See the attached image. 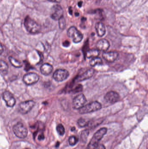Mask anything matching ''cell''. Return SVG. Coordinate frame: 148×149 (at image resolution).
<instances>
[{"mask_svg": "<svg viewBox=\"0 0 148 149\" xmlns=\"http://www.w3.org/2000/svg\"><path fill=\"white\" fill-rule=\"evenodd\" d=\"M24 25L27 31L31 34H36L41 31V26L29 16L24 19Z\"/></svg>", "mask_w": 148, "mask_h": 149, "instance_id": "obj_1", "label": "cell"}, {"mask_svg": "<svg viewBox=\"0 0 148 149\" xmlns=\"http://www.w3.org/2000/svg\"><path fill=\"white\" fill-rule=\"evenodd\" d=\"M102 108V105L97 101H94L85 105L79 109V113L81 114L89 113L98 111Z\"/></svg>", "mask_w": 148, "mask_h": 149, "instance_id": "obj_2", "label": "cell"}, {"mask_svg": "<svg viewBox=\"0 0 148 149\" xmlns=\"http://www.w3.org/2000/svg\"><path fill=\"white\" fill-rule=\"evenodd\" d=\"M107 128H101V129L99 130L95 134H94V136L92 137L91 140L89 142L88 145V148H94L98 144V143L101 139L103 138L104 136L107 133Z\"/></svg>", "mask_w": 148, "mask_h": 149, "instance_id": "obj_3", "label": "cell"}, {"mask_svg": "<svg viewBox=\"0 0 148 149\" xmlns=\"http://www.w3.org/2000/svg\"><path fill=\"white\" fill-rule=\"evenodd\" d=\"M13 130L14 134L18 138L23 139L28 135V129L21 123H17L14 125Z\"/></svg>", "mask_w": 148, "mask_h": 149, "instance_id": "obj_4", "label": "cell"}, {"mask_svg": "<svg viewBox=\"0 0 148 149\" xmlns=\"http://www.w3.org/2000/svg\"><path fill=\"white\" fill-rule=\"evenodd\" d=\"M67 35L75 43L80 42L83 38L82 34L74 26H72L69 29Z\"/></svg>", "mask_w": 148, "mask_h": 149, "instance_id": "obj_5", "label": "cell"}, {"mask_svg": "<svg viewBox=\"0 0 148 149\" xmlns=\"http://www.w3.org/2000/svg\"><path fill=\"white\" fill-rule=\"evenodd\" d=\"M63 10L61 5L55 4L51 8L50 17L53 20L58 21L63 17Z\"/></svg>", "mask_w": 148, "mask_h": 149, "instance_id": "obj_6", "label": "cell"}, {"mask_svg": "<svg viewBox=\"0 0 148 149\" xmlns=\"http://www.w3.org/2000/svg\"><path fill=\"white\" fill-rule=\"evenodd\" d=\"M35 103L33 100H28L20 103L18 107V110L21 113L25 114L32 109Z\"/></svg>", "mask_w": 148, "mask_h": 149, "instance_id": "obj_7", "label": "cell"}, {"mask_svg": "<svg viewBox=\"0 0 148 149\" xmlns=\"http://www.w3.org/2000/svg\"><path fill=\"white\" fill-rule=\"evenodd\" d=\"M87 99L83 94H80L74 98L73 101V107L74 109H80L85 105Z\"/></svg>", "mask_w": 148, "mask_h": 149, "instance_id": "obj_8", "label": "cell"}, {"mask_svg": "<svg viewBox=\"0 0 148 149\" xmlns=\"http://www.w3.org/2000/svg\"><path fill=\"white\" fill-rule=\"evenodd\" d=\"M69 76V73L64 69H58L56 70L53 74V78L57 81H62L67 79Z\"/></svg>", "mask_w": 148, "mask_h": 149, "instance_id": "obj_9", "label": "cell"}, {"mask_svg": "<svg viewBox=\"0 0 148 149\" xmlns=\"http://www.w3.org/2000/svg\"><path fill=\"white\" fill-rule=\"evenodd\" d=\"M39 79V77L38 74L32 72L25 74L23 77V81L27 85H32L35 84Z\"/></svg>", "mask_w": 148, "mask_h": 149, "instance_id": "obj_10", "label": "cell"}, {"mask_svg": "<svg viewBox=\"0 0 148 149\" xmlns=\"http://www.w3.org/2000/svg\"><path fill=\"white\" fill-rule=\"evenodd\" d=\"M104 100L108 103L114 104L120 100V95L115 91H110L106 94L104 96Z\"/></svg>", "mask_w": 148, "mask_h": 149, "instance_id": "obj_11", "label": "cell"}, {"mask_svg": "<svg viewBox=\"0 0 148 149\" xmlns=\"http://www.w3.org/2000/svg\"><path fill=\"white\" fill-rule=\"evenodd\" d=\"M3 98L8 107H12L16 104V100L13 95L9 92L6 91L3 95Z\"/></svg>", "mask_w": 148, "mask_h": 149, "instance_id": "obj_12", "label": "cell"}, {"mask_svg": "<svg viewBox=\"0 0 148 149\" xmlns=\"http://www.w3.org/2000/svg\"><path fill=\"white\" fill-rule=\"evenodd\" d=\"M119 56V53L116 52H104L103 54V59L108 63H113L116 60Z\"/></svg>", "mask_w": 148, "mask_h": 149, "instance_id": "obj_13", "label": "cell"}, {"mask_svg": "<svg viewBox=\"0 0 148 149\" xmlns=\"http://www.w3.org/2000/svg\"><path fill=\"white\" fill-rule=\"evenodd\" d=\"M110 44L107 39H102L97 42L96 44L97 49L101 51H107L109 49Z\"/></svg>", "mask_w": 148, "mask_h": 149, "instance_id": "obj_14", "label": "cell"}, {"mask_svg": "<svg viewBox=\"0 0 148 149\" xmlns=\"http://www.w3.org/2000/svg\"><path fill=\"white\" fill-rule=\"evenodd\" d=\"M95 72V70L93 68L87 70V71L78 76L76 80L78 81H83L86 80L91 78L94 75Z\"/></svg>", "mask_w": 148, "mask_h": 149, "instance_id": "obj_15", "label": "cell"}, {"mask_svg": "<svg viewBox=\"0 0 148 149\" xmlns=\"http://www.w3.org/2000/svg\"><path fill=\"white\" fill-rule=\"evenodd\" d=\"M95 29L96 33L99 37H103L106 34V29L105 25L103 23L99 22L96 23Z\"/></svg>", "mask_w": 148, "mask_h": 149, "instance_id": "obj_16", "label": "cell"}, {"mask_svg": "<svg viewBox=\"0 0 148 149\" xmlns=\"http://www.w3.org/2000/svg\"><path fill=\"white\" fill-rule=\"evenodd\" d=\"M53 67L52 65L48 63H45L41 67V72L44 75H49L53 71Z\"/></svg>", "mask_w": 148, "mask_h": 149, "instance_id": "obj_17", "label": "cell"}, {"mask_svg": "<svg viewBox=\"0 0 148 149\" xmlns=\"http://www.w3.org/2000/svg\"><path fill=\"white\" fill-rule=\"evenodd\" d=\"M8 66L4 61L0 60V73L5 75L8 73Z\"/></svg>", "mask_w": 148, "mask_h": 149, "instance_id": "obj_18", "label": "cell"}, {"mask_svg": "<svg viewBox=\"0 0 148 149\" xmlns=\"http://www.w3.org/2000/svg\"><path fill=\"white\" fill-rule=\"evenodd\" d=\"M99 54L100 52L98 50L93 49L87 52V57L88 58H94L98 57Z\"/></svg>", "mask_w": 148, "mask_h": 149, "instance_id": "obj_19", "label": "cell"}, {"mask_svg": "<svg viewBox=\"0 0 148 149\" xmlns=\"http://www.w3.org/2000/svg\"><path fill=\"white\" fill-rule=\"evenodd\" d=\"M103 64V61L101 58L97 57L94 58H92V59L90 60L89 62V64L92 67L95 66L96 65H100Z\"/></svg>", "mask_w": 148, "mask_h": 149, "instance_id": "obj_20", "label": "cell"}, {"mask_svg": "<svg viewBox=\"0 0 148 149\" xmlns=\"http://www.w3.org/2000/svg\"><path fill=\"white\" fill-rule=\"evenodd\" d=\"M9 59L10 63L14 67H16V68H20L22 66V64L20 61L14 58L13 57H9Z\"/></svg>", "mask_w": 148, "mask_h": 149, "instance_id": "obj_21", "label": "cell"}, {"mask_svg": "<svg viewBox=\"0 0 148 149\" xmlns=\"http://www.w3.org/2000/svg\"><path fill=\"white\" fill-rule=\"evenodd\" d=\"M89 134V132L88 130H85L82 131L81 134V139L83 143H85L87 141L88 137Z\"/></svg>", "mask_w": 148, "mask_h": 149, "instance_id": "obj_22", "label": "cell"}, {"mask_svg": "<svg viewBox=\"0 0 148 149\" xmlns=\"http://www.w3.org/2000/svg\"><path fill=\"white\" fill-rule=\"evenodd\" d=\"M56 130L58 134L60 135V136L64 135L65 133V128L63 125L61 124H59L57 125L56 127Z\"/></svg>", "mask_w": 148, "mask_h": 149, "instance_id": "obj_23", "label": "cell"}, {"mask_svg": "<svg viewBox=\"0 0 148 149\" xmlns=\"http://www.w3.org/2000/svg\"><path fill=\"white\" fill-rule=\"evenodd\" d=\"M89 123V121H87L86 119L82 118L79 119L78 122H77L78 125L81 127H86V126H87Z\"/></svg>", "mask_w": 148, "mask_h": 149, "instance_id": "obj_24", "label": "cell"}, {"mask_svg": "<svg viewBox=\"0 0 148 149\" xmlns=\"http://www.w3.org/2000/svg\"><path fill=\"white\" fill-rule=\"evenodd\" d=\"M78 139L74 136H72L69 138V143L71 146H74L77 143Z\"/></svg>", "mask_w": 148, "mask_h": 149, "instance_id": "obj_25", "label": "cell"}, {"mask_svg": "<svg viewBox=\"0 0 148 149\" xmlns=\"http://www.w3.org/2000/svg\"><path fill=\"white\" fill-rule=\"evenodd\" d=\"M103 120L102 119H99V120H96V121H89L87 126L90 127H96V126H98L99 124H101L103 122Z\"/></svg>", "mask_w": 148, "mask_h": 149, "instance_id": "obj_26", "label": "cell"}, {"mask_svg": "<svg viewBox=\"0 0 148 149\" xmlns=\"http://www.w3.org/2000/svg\"><path fill=\"white\" fill-rule=\"evenodd\" d=\"M59 21V28L61 29H63L65 27V25H66V23H65V19H64V17H62L61 18L58 20Z\"/></svg>", "mask_w": 148, "mask_h": 149, "instance_id": "obj_27", "label": "cell"}, {"mask_svg": "<svg viewBox=\"0 0 148 149\" xmlns=\"http://www.w3.org/2000/svg\"><path fill=\"white\" fill-rule=\"evenodd\" d=\"M94 149H106V148L103 144H98Z\"/></svg>", "mask_w": 148, "mask_h": 149, "instance_id": "obj_28", "label": "cell"}, {"mask_svg": "<svg viewBox=\"0 0 148 149\" xmlns=\"http://www.w3.org/2000/svg\"><path fill=\"white\" fill-rule=\"evenodd\" d=\"M70 45V42L69 41H66L63 43V45L64 47H68Z\"/></svg>", "mask_w": 148, "mask_h": 149, "instance_id": "obj_29", "label": "cell"}, {"mask_svg": "<svg viewBox=\"0 0 148 149\" xmlns=\"http://www.w3.org/2000/svg\"><path fill=\"white\" fill-rule=\"evenodd\" d=\"M38 139L39 141H41V140H43L44 139V136L43 133H41V134L39 135Z\"/></svg>", "mask_w": 148, "mask_h": 149, "instance_id": "obj_30", "label": "cell"}, {"mask_svg": "<svg viewBox=\"0 0 148 149\" xmlns=\"http://www.w3.org/2000/svg\"><path fill=\"white\" fill-rule=\"evenodd\" d=\"M47 1H49L50 2H52L57 3H58L61 2V0H47Z\"/></svg>", "mask_w": 148, "mask_h": 149, "instance_id": "obj_31", "label": "cell"}, {"mask_svg": "<svg viewBox=\"0 0 148 149\" xmlns=\"http://www.w3.org/2000/svg\"><path fill=\"white\" fill-rule=\"evenodd\" d=\"M3 47L2 45L0 43V55L3 53Z\"/></svg>", "mask_w": 148, "mask_h": 149, "instance_id": "obj_32", "label": "cell"}, {"mask_svg": "<svg viewBox=\"0 0 148 149\" xmlns=\"http://www.w3.org/2000/svg\"><path fill=\"white\" fill-rule=\"evenodd\" d=\"M69 12L70 14V15H72V12H73V11H72V9L71 8H70L69 9Z\"/></svg>", "mask_w": 148, "mask_h": 149, "instance_id": "obj_33", "label": "cell"}, {"mask_svg": "<svg viewBox=\"0 0 148 149\" xmlns=\"http://www.w3.org/2000/svg\"><path fill=\"white\" fill-rule=\"evenodd\" d=\"M82 2L81 1L79 2H78V6H79V7H81V6H82Z\"/></svg>", "mask_w": 148, "mask_h": 149, "instance_id": "obj_34", "label": "cell"}, {"mask_svg": "<svg viewBox=\"0 0 148 149\" xmlns=\"http://www.w3.org/2000/svg\"><path fill=\"white\" fill-rule=\"evenodd\" d=\"M75 130V127H73L72 128H71V130L72 131H74V130Z\"/></svg>", "mask_w": 148, "mask_h": 149, "instance_id": "obj_35", "label": "cell"}, {"mask_svg": "<svg viewBox=\"0 0 148 149\" xmlns=\"http://www.w3.org/2000/svg\"><path fill=\"white\" fill-rule=\"evenodd\" d=\"M75 15L76 16H78L79 15V13H76Z\"/></svg>", "mask_w": 148, "mask_h": 149, "instance_id": "obj_36", "label": "cell"}, {"mask_svg": "<svg viewBox=\"0 0 148 149\" xmlns=\"http://www.w3.org/2000/svg\"><path fill=\"white\" fill-rule=\"evenodd\" d=\"M29 149V148H25V149Z\"/></svg>", "mask_w": 148, "mask_h": 149, "instance_id": "obj_37", "label": "cell"}]
</instances>
